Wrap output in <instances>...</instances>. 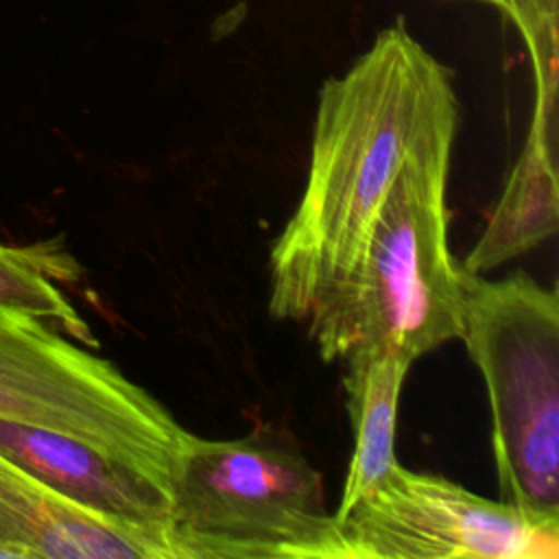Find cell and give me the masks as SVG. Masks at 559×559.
Here are the masks:
<instances>
[{
	"label": "cell",
	"mask_w": 559,
	"mask_h": 559,
	"mask_svg": "<svg viewBox=\"0 0 559 559\" xmlns=\"http://www.w3.org/2000/svg\"><path fill=\"white\" fill-rule=\"evenodd\" d=\"M452 72L395 20L317 100L301 199L269 253V312L306 321L358 262L413 159L452 155Z\"/></svg>",
	"instance_id": "cell-1"
},
{
	"label": "cell",
	"mask_w": 559,
	"mask_h": 559,
	"mask_svg": "<svg viewBox=\"0 0 559 559\" xmlns=\"http://www.w3.org/2000/svg\"><path fill=\"white\" fill-rule=\"evenodd\" d=\"M489 408L500 500L559 520V297L526 271H461V334Z\"/></svg>",
	"instance_id": "cell-3"
},
{
	"label": "cell",
	"mask_w": 559,
	"mask_h": 559,
	"mask_svg": "<svg viewBox=\"0 0 559 559\" xmlns=\"http://www.w3.org/2000/svg\"><path fill=\"white\" fill-rule=\"evenodd\" d=\"M0 546L13 557L175 559L168 528L87 509L0 452Z\"/></svg>",
	"instance_id": "cell-7"
},
{
	"label": "cell",
	"mask_w": 559,
	"mask_h": 559,
	"mask_svg": "<svg viewBox=\"0 0 559 559\" xmlns=\"http://www.w3.org/2000/svg\"><path fill=\"white\" fill-rule=\"evenodd\" d=\"M0 452L87 509L166 528L170 496L164 489L74 439L0 419Z\"/></svg>",
	"instance_id": "cell-8"
},
{
	"label": "cell",
	"mask_w": 559,
	"mask_h": 559,
	"mask_svg": "<svg viewBox=\"0 0 559 559\" xmlns=\"http://www.w3.org/2000/svg\"><path fill=\"white\" fill-rule=\"evenodd\" d=\"M0 419L74 439L168 496L192 437L111 360L7 308H0Z\"/></svg>",
	"instance_id": "cell-5"
},
{
	"label": "cell",
	"mask_w": 559,
	"mask_h": 559,
	"mask_svg": "<svg viewBox=\"0 0 559 559\" xmlns=\"http://www.w3.org/2000/svg\"><path fill=\"white\" fill-rule=\"evenodd\" d=\"M507 17L520 31L531 57V122L552 127L557 124L559 94V0H509Z\"/></svg>",
	"instance_id": "cell-11"
},
{
	"label": "cell",
	"mask_w": 559,
	"mask_h": 559,
	"mask_svg": "<svg viewBox=\"0 0 559 559\" xmlns=\"http://www.w3.org/2000/svg\"><path fill=\"white\" fill-rule=\"evenodd\" d=\"M166 528L175 559H345L321 474L266 430L236 439L192 435Z\"/></svg>",
	"instance_id": "cell-4"
},
{
	"label": "cell",
	"mask_w": 559,
	"mask_h": 559,
	"mask_svg": "<svg viewBox=\"0 0 559 559\" xmlns=\"http://www.w3.org/2000/svg\"><path fill=\"white\" fill-rule=\"evenodd\" d=\"M450 159L435 155L406 164L358 262L304 321L325 362L362 354H397L415 362L459 338L463 264L448 245Z\"/></svg>",
	"instance_id": "cell-2"
},
{
	"label": "cell",
	"mask_w": 559,
	"mask_h": 559,
	"mask_svg": "<svg viewBox=\"0 0 559 559\" xmlns=\"http://www.w3.org/2000/svg\"><path fill=\"white\" fill-rule=\"evenodd\" d=\"M81 275L74 255L61 238L33 245L0 242V308L37 317L85 347H98L90 325L68 301L61 284Z\"/></svg>",
	"instance_id": "cell-10"
},
{
	"label": "cell",
	"mask_w": 559,
	"mask_h": 559,
	"mask_svg": "<svg viewBox=\"0 0 559 559\" xmlns=\"http://www.w3.org/2000/svg\"><path fill=\"white\" fill-rule=\"evenodd\" d=\"M345 404L354 430L336 518L371 496L395 469V421L411 360L397 354H362L343 360Z\"/></svg>",
	"instance_id": "cell-9"
},
{
	"label": "cell",
	"mask_w": 559,
	"mask_h": 559,
	"mask_svg": "<svg viewBox=\"0 0 559 559\" xmlns=\"http://www.w3.org/2000/svg\"><path fill=\"white\" fill-rule=\"evenodd\" d=\"M341 524L345 559H557L559 520H539L428 472L402 467Z\"/></svg>",
	"instance_id": "cell-6"
},
{
	"label": "cell",
	"mask_w": 559,
	"mask_h": 559,
	"mask_svg": "<svg viewBox=\"0 0 559 559\" xmlns=\"http://www.w3.org/2000/svg\"><path fill=\"white\" fill-rule=\"evenodd\" d=\"M480 2H487V4H493V7H498L504 15L509 13V0H480Z\"/></svg>",
	"instance_id": "cell-12"
}]
</instances>
